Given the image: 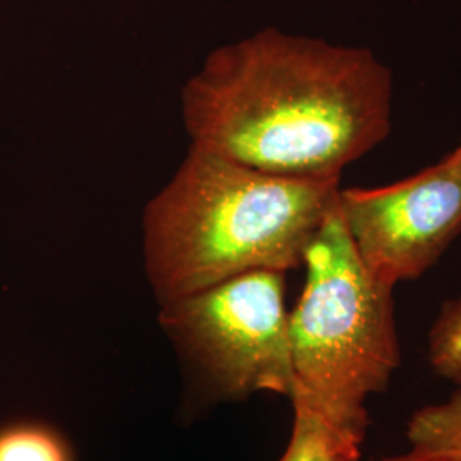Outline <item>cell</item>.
<instances>
[{"label":"cell","mask_w":461,"mask_h":461,"mask_svg":"<svg viewBox=\"0 0 461 461\" xmlns=\"http://www.w3.org/2000/svg\"><path fill=\"white\" fill-rule=\"evenodd\" d=\"M429 363L461 390V296L446 301L429 331Z\"/></svg>","instance_id":"9"},{"label":"cell","mask_w":461,"mask_h":461,"mask_svg":"<svg viewBox=\"0 0 461 461\" xmlns=\"http://www.w3.org/2000/svg\"><path fill=\"white\" fill-rule=\"evenodd\" d=\"M337 207L359 258L395 287L426 274L461 232V171L445 156L411 178L346 188Z\"/></svg>","instance_id":"5"},{"label":"cell","mask_w":461,"mask_h":461,"mask_svg":"<svg viewBox=\"0 0 461 461\" xmlns=\"http://www.w3.org/2000/svg\"><path fill=\"white\" fill-rule=\"evenodd\" d=\"M378 461H453L447 460V458H438V456H428V455H422V453H417V451H411V453H405V455H398V456H388V458H383Z\"/></svg>","instance_id":"10"},{"label":"cell","mask_w":461,"mask_h":461,"mask_svg":"<svg viewBox=\"0 0 461 461\" xmlns=\"http://www.w3.org/2000/svg\"><path fill=\"white\" fill-rule=\"evenodd\" d=\"M0 461H70L64 439L38 422L0 428Z\"/></svg>","instance_id":"8"},{"label":"cell","mask_w":461,"mask_h":461,"mask_svg":"<svg viewBox=\"0 0 461 461\" xmlns=\"http://www.w3.org/2000/svg\"><path fill=\"white\" fill-rule=\"evenodd\" d=\"M447 159L453 163V165L456 166L458 169L461 171V144L458 148L455 149L453 152H449L447 154Z\"/></svg>","instance_id":"11"},{"label":"cell","mask_w":461,"mask_h":461,"mask_svg":"<svg viewBox=\"0 0 461 461\" xmlns=\"http://www.w3.org/2000/svg\"><path fill=\"white\" fill-rule=\"evenodd\" d=\"M303 265L304 287L289 313L293 393L367 434V400L388 390L402 364L395 287L363 264L337 203L304 249Z\"/></svg>","instance_id":"3"},{"label":"cell","mask_w":461,"mask_h":461,"mask_svg":"<svg viewBox=\"0 0 461 461\" xmlns=\"http://www.w3.org/2000/svg\"><path fill=\"white\" fill-rule=\"evenodd\" d=\"M159 323L215 393H293L285 272L249 270L167 301Z\"/></svg>","instance_id":"4"},{"label":"cell","mask_w":461,"mask_h":461,"mask_svg":"<svg viewBox=\"0 0 461 461\" xmlns=\"http://www.w3.org/2000/svg\"><path fill=\"white\" fill-rule=\"evenodd\" d=\"M294 407L291 441L279 461H359L366 432L347 428L301 395L289 396Z\"/></svg>","instance_id":"6"},{"label":"cell","mask_w":461,"mask_h":461,"mask_svg":"<svg viewBox=\"0 0 461 461\" xmlns=\"http://www.w3.org/2000/svg\"><path fill=\"white\" fill-rule=\"evenodd\" d=\"M407 441L417 453L461 461V390L415 411L407 424Z\"/></svg>","instance_id":"7"},{"label":"cell","mask_w":461,"mask_h":461,"mask_svg":"<svg viewBox=\"0 0 461 461\" xmlns=\"http://www.w3.org/2000/svg\"><path fill=\"white\" fill-rule=\"evenodd\" d=\"M340 178H291L190 148L142 214L159 304L249 270L287 272L335 207Z\"/></svg>","instance_id":"2"},{"label":"cell","mask_w":461,"mask_h":461,"mask_svg":"<svg viewBox=\"0 0 461 461\" xmlns=\"http://www.w3.org/2000/svg\"><path fill=\"white\" fill-rule=\"evenodd\" d=\"M393 76L366 47L265 28L182 89L190 148L291 178H340L392 131Z\"/></svg>","instance_id":"1"}]
</instances>
